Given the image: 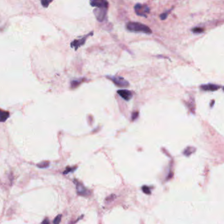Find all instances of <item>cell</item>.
<instances>
[{
    "label": "cell",
    "instance_id": "obj_8",
    "mask_svg": "<svg viewBox=\"0 0 224 224\" xmlns=\"http://www.w3.org/2000/svg\"><path fill=\"white\" fill-rule=\"evenodd\" d=\"M118 94L126 101H129L133 97L132 93L127 89H119L117 92Z\"/></svg>",
    "mask_w": 224,
    "mask_h": 224
},
{
    "label": "cell",
    "instance_id": "obj_3",
    "mask_svg": "<svg viewBox=\"0 0 224 224\" xmlns=\"http://www.w3.org/2000/svg\"><path fill=\"white\" fill-rule=\"evenodd\" d=\"M107 78H109L110 80L114 83V84L119 87H126L129 86V82L127 80H126L124 78L120 76H107Z\"/></svg>",
    "mask_w": 224,
    "mask_h": 224
},
{
    "label": "cell",
    "instance_id": "obj_5",
    "mask_svg": "<svg viewBox=\"0 0 224 224\" xmlns=\"http://www.w3.org/2000/svg\"><path fill=\"white\" fill-rule=\"evenodd\" d=\"M92 34H94V32H90L89 34L86 35V36L82 37V38L74 40V41H73L71 43V47H74V48H75V49L76 50L78 48V47L83 46V45L85 44V40H86V39L87 38V37L89 36H91V35H92Z\"/></svg>",
    "mask_w": 224,
    "mask_h": 224
},
{
    "label": "cell",
    "instance_id": "obj_19",
    "mask_svg": "<svg viewBox=\"0 0 224 224\" xmlns=\"http://www.w3.org/2000/svg\"><path fill=\"white\" fill-rule=\"evenodd\" d=\"M75 170V168H67V169L66 170H65L64 172V173H67L68 172H72V170Z\"/></svg>",
    "mask_w": 224,
    "mask_h": 224
},
{
    "label": "cell",
    "instance_id": "obj_2",
    "mask_svg": "<svg viewBox=\"0 0 224 224\" xmlns=\"http://www.w3.org/2000/svg\"><path fill=\"white\" fill-rule=\"evenodd\" d=\"M134 9L135 13L141 17H147V14L150 12V7L145 4L137 3L134 6Z\"/></svg>",
    "mask_w": 224,
    "mask_h": 224
},
{
    "label": "cell",
    "instance_id": "obj_9",
    "mask_svg": "<svg viewBox=\"0 0 224 224\" xmlns=\"http://www.w3.org/2000/svg\"><path fill=\"white\" fill-rule=\"evenodd\" d=\"M75 183H76V185L77 193H78L80 195L86 197V196L89 195V191H88L84 187V185L79 182H76V181H75Z\"/></svg>",
    "mask_w": 224,
    "mask_h": 224
},
{
    "label": "cell",
    "instance_id": "obj_16",
    "mask_svg": "<svg viewBox=\"0 0 224 224\" xmlns=\"http://www.w3.org/2000/svg\"><path fill=\"white\" fill-rule=\"evenodd\" d=\"M142 189L143 191V192L146 194H150V191L149 189V188L147 187V186H143Z\"/></svg>",
    "mask_w": 224,
    "mask_h": 224
},
{
    "label": "cell",
    "instance_id": "obj_1",
    "mask_svg": "<svg viewBox=\"0 0 224 224\" xmlns=\"http://www.w3.org/2000/svg\"><path fill=\"white\" fill-rule=\"evenodd\" d=\"M126 28L130 32H141V33L150 34H152V31L147 25H145L139 22H129L126 25Z\"/></svg>",
    "mask_w": 224,
    "mask_h": 224
},
{
    "label": "cell",
    "instance_id": "obj_6",
    "mask_svg": "<svg viewBox=\"0 0 224 224\" xmlns=\"http://www.w3.org/2000/svg\"><path fill=\"white\" fill-rule=\"evenodd\" d=\"M90 5L92 7H97V8L107 9L109 7V3L105 0H92L90 1Z\"/></svg>",
    "mask_w": 224,
    "mask_h": 224
},
{
    "label": "cell",
    "instance_id": "obj_11",
    "mask_svg": "<svg viewBox=\"0 0 224 224\" xmlns=\"http://www.w3.org/2000/svg\"><path fill=\"white\" fill-rule=\"evenodd\" d=\"M195 150V148L189 147L186 148V149L184 150V152H183V153H184V155L186 156H189L190 155L192 154Z\"/></svg>",
    "mask_w": 224,
    "mask_h": 224
},
{
    "label": "cell",
    "instance_id": "obj_13",
    "mask_svg": "<svg viewBox=\"0 0 224 224\" xmlns=\"http://www.w3.org/2000/svg\"><path fill=\"white\" fill-rule=\"evenodd\" d=\"M171 11H172V9H170V10H168V11H166L164 12H163L162 14H161L160 15V19L161 20H165L166 19L168 15V14L170 13Z\"/></svg>",
    "mask_w": 224,
    "mask_h": 224
},
{
    "label": "cell",
    "instance_id": "obj_18",
    "mask_svg": "<svg viewBox=\"0 0 224 224\" xmlns=\"http://www.w3.org/2000/svg\"><path fill=\"white\" fill-rule=\"evenodd\" d=\"M138 117V112H133L132 114V119L134 120Z\"/></svg>",
    "mask_w": 224,
    "mask_h": 224
},
{
    "label": "cell",
    "instance_id": "obj_4",
    "mask_svg": "<svg viewBox=\"0 0 224 224\" xmlns=\"http://www.w3.org/2000/svg\"><path fill=\"white\" fill-rule=\"evenodd\" d=\"M94 13L97 20L100 22H102L106 19L107 9L105 8H96L94 9Z\"/></svg>",
    "mask_w": 224,
    "mask_h": 224
},
{
    "label": "cell",
    "instance_id": "obj_20",
    "mask_svg": "<svg viewBox=\"0 0 224 224\" xmlns=\"http://www.w3.org/2000/svg\"><path fill=\"white\" fill-rule=\"evenodd\" d=\"M42 224H51V223H50L49 221L46 218V219H45V220L42 221Z\"/></svg>",
    "mask_w": 224,
    "mask_h": 224
},
{
    "label": "cell",
    "instance_id": "obj_7",
    "mask_svg": "<svg viewBox=\"0 0 224 224\" xmlns=\"http://www.w3.org/2000/svg\"><path fill=\"white\" fill-rule=\"evenodd\" d=\"M200 88L201 90H203V91L205 92H215L217 91L218 89H220V86L214 84H208L200 85Z\"/></svg>",
    "mask_w": 224,
    "mask_h": 224
},
{
    "label": "cell",
    "instance_id": "obj_10",
    "mask_svg": "<svg viewBox=\"0 0 224 224\" xmlns=\"http://www.w3.org/2000/svg\"><path fill=\"white\" fill-rule=\"evenodd\" d=\"M9 117V113L0 109V122H5Z\"/></svg>",
    "mask_w": 224,
    "mask_h": 224
},
{
    "label": "cell",
    "instance_id": "obj_12",
    "mask_svg": "<svg viewBox=\"0 0 224 224\" xmlns=\"http://www.w3.org/2000/svg\"><path fill=\"white\" fill-rule=\"evenodd\" d=\"M192 31L193 33L195 34H200V33H203L204 32V29L203 28H200V27H195L193 29H192Z\"/></svg>",
    "mask_w": 224,
    "mask_h": 224
},
{
    "label": "cell",
    "instance_id": "obj_17",
    "mask_svg": "<svg viewBox=\"0 0 224 224\" xmlns=\"http://www.w3.org/2000/svg\"><path fill=\"white\" fill-rule=\"evenodd\" d=\"M50 3H51V1H42V6H44V7H48L49 4Z\"/></svg>",
    "mask_w": 224,
    "mask_h": 224
},
{
    "label": "cell",
    "instance_id": "obj_14",
    "mask_svg": "<svg viewBox=\"0 0 224 224\" xmlns=\"http://www.w3.org/2000/svg\"><path fill=\"white\" fill-rule=\"evenodd\" d=\"M49 164V163L48 162H42L37 164V167H39L40 168H45L48 167Z\"/></svg>",
    "mask_w": 224,
    "mask_h": 224
},
{
    "label": "cell",
    "instance_id": "obj_15",
    "mask_svg": "<svg viewBox=\"0 0 224 224\" xmlns=\"http://www.w3.org/2000/svg\"><path fill=\"white\" fill-rule=\"evenodd\" d=\"M61 215L57 216L53 221V223L54 224H59L60 222H61Z\"/></svg>",
    "mask_w": 224,
    "mask_h": 224
}]
</instances>
